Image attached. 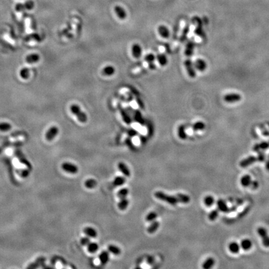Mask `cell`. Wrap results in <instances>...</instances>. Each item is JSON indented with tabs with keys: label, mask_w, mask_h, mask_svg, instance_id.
Here are the masks:
<instances>
[{
	"label": "cell",
	"mask_w": 269,
	"mask_h": 269,
	"mask_svg": "<svg viewBox=\"0 0 269 269\" xmlns=\"http://www.w3.org/2000/svg\"><path fill=\"white\" fill-rule=\"evenodd\" d=\"M266 156L263 152H259L257 156H250L242 160L239 165L242 168H246L256 162H263L265 160Z\"/></svg>",
	"instance_id": "1"
},
{
	"label": "cell",
	"mask_w": 269,
	"mask_h": 269,
	"mask_svg": "<svg viewBox=\"0 0 269 269\" xmlns=\"http://www.w3.org/2000/svg\"><path fill=\"white\" fill-rule=\"evenodd\" d=\"M154 195L155 198L158 199L166 202L172 205H175L178 203H180V201L177 195H168L162 191H156Z\"/></svg>",
	"instance_id": "2"
},
{
	"label": "cell",
	"mask_w": 269,
	"mask_h": 269,
	"mask_svg": "<svg viewBox=\"0 0 269 269\" xmlns=\"http://www.w3.org/2000/svg\"><path fill=\"white\" fill-rule=\"evenodd\" d=\"M71 112L76 116L78 120L81 123H85L87 121V115L83 112L81 108L76 104H73L71 106Z\"/></svg>",
	"instance_id": "3"
},
{
	"label": "cell",
	"mask_w": 269,
	"mask_h": 269,
	"mask_svg": "<svg viewBox=\"0 0 269 269\" xmlns=\"http://www.w3.org/2000/svg\"><path fill=\"white\" fill-rule=\"evenodd\" d=\"M257 233L262 238L263 245L265 247H269V235L266 229L262 227H260L257 229Z\"/></svg>",
	"instance_id": "4"
},
{
	"label": "cell",
	"mask_w": 269,
	"mask_h": 269,
	"mask_svg": "<svg viewBox=\"0 0 269 269\" xmlns=\"http://www.w3.org/2000/svg\"><path fill=\"white\" fill-rule=\"evenodd\" d=\"M35 7V3L32 0H28L27 2L23 4L18 3L15 6V9L17 11H22L24 10H31Z\"/></svg>",
	"instance_id": "5"
},
{
	"label": "cell",
	"mask_w": 269,
	"mask_h": 269,
	"mask_svg": "<svg viewBox=\"0 0 269 269\" xmlns=\"http://www.w3.org/2000/svg\"><path fill=\"white\" fill-rule=\"evenodd\" d=\"M62 168L66 172L71 174H76L78 171V168L75 165L69 162L63 163L62 165Z\"/></svg>",
	"instance_id": "6"
},
{
	"label": "cell",
	"mask_w": 269,
	"mask_h": 269,
	"mask_svg": "<svg viewBox=\"0 0 269 269\" xmlns=\"http://www.w3.org/2000/svg\"><path fill=\"white\" fill-rule=\"evenodd\" d=\"M224 99L226 102L235 103V102H237L241 100V95H239L238 93H231L226 94L224 97Z\"/></svg>",
	"instance_id": "7"
},
{
	"label": "cell",
	"mask_w": 269,
	"mask_h": 269,
	"mask_svg": "<svg viewBox=\"0 0 269 269\" xmlns=\"http://www.w3.org/2000/svg\"><path fill=\"white\" fill-rule=\"evenodd\" d=\"M59 133V129L56 126L51 127L45 133V138L47 141H51Z\"/></svg>",
	"instance_id": "8"
},
{
	"label": "cell",
	"mask_w": 269,
	"mask_h": 269,
	"mask_svg": "<svg viewBox=\"0 0 269 269\" xmlns=\"http://www.w3.org/2000/svg\"><path fill=\"white\" fill-rule=\"evenodd\" d=\"M184 66L186 68L187 72L189 75L191 77H195L196 72L194 70V67L193 66V63L190 59H187L184 62Z\"/></svg>",
	"instance_id": "9"
},
{
	"label": "cell",
	"mask_w": 269,
	"mask_h": 269,
	"mask_svg": "<svg viewBox=\"0 0 269 269\" xmlns=\"http://www.w3.org/2000/svg\"><path fill=\"white\" fill-rule=\"evenodd\" d=\"M14 154H15L16 156V157L18 158L19 161H20L21 163H22L26 165L29 168H30V169L32 168V166H31V163H30L26 160V158L25 156H24L23 153L20 150H19L18 149L16 150H15V151H14Z\"/></svg>",
	"instance_id": "10"
},
{
	"label": "cell",
	"mask_w": 269,
	"mask_h": 269,
	"mask_svg": "<svg viewBox=\"0 0 269 269\" xmlns=\"http://www.w3.org/2000/svg\"><path fill=\"white\" fill-rule=\"evenodd\" d=\"M118 168L121 171V173L125 177H130L131 175V172L128 166L125 163L123 162H120L118 164Z\"/></svg>",
	"instance_id": "11"
},
{
	"label": "cell",
	"mask_w": 269,
	"mask_h": 269,
	"mask_svg": "<svg viewBox=\"0 0 269 269\" xmlns=\"http://www.w3.org/2000/svg\"><path fill=\"white\" fill-rule=\"evenodd\" d=\"M45 261V257H39L35 262L30 264L27 267V268H28V269H33V268H38L41 265H42Z\"/></svg>",
	"instance_id": "12"
},
{
	"label": "cell",
	"mask_w": 269,
	"mask_h": 269,
	"mask_svg": "<svg viewBox=\"0 0 269 269\" xmlns=\"http://www.w3.org/2000/svg\"><path fill=\"white\" fill-rule=\"evenodd\" d=\"M217 209L221 212L228 213L230 211V208H229L226 202L223 199H219L217 201Z\"/></svg>",
	"instance_id": "13"
},
{
	"label": "cell",
	"mask_w": 269,
	"mask_h": 269,
	"mask_svg": "<svg viewBox=\"0 0 269 269\" xmlns=\"http://www.w3.org/2000/svg\"><path fill=\"white\" fill-rule=\"evenodd\" d=\"M110 259V255L108 251L104 250L99 256V260L102 265H105L108 263Z\"/></svg>",
	"instance_id": "14"
},
{
	"label": "cell",
	"mask_w": 269,
	"mask_h": 269,
	"mask_svg": "<svg viewBox=\"0 0 269 269\" xmlns=\"http://www.w3.org/2000/svg\"><path fill=\"white\" fill-rule=\"evenodd\" d=\"M194 67L199 71L202 72V71H205V69H206V67H207L206 62H205L204 60L201 59H197L196 61L195 62Z\"/></svg>",
	"instance_id": "15"
},
{
	"label": "cell",
	"mask_w": 269,
	"mask_h": 269,
	"mask_svg": "<svg viewBox=\"0 0 269 269\" xmlns=\"http://www.w3.org/2000/svg\"><path fill=\"white\" fill-rule=\"evenodd\" d=\"M84 234L89 237L90 238H96L97 237V231L91 227H86L84 229Z\"/></svg>",
	"instance_id": "16"
},
{
	"label": "cell",
	"mask_w": 269,
	"mask_h": 269,
	"mask_svg": "<svg viewBox=\"0 0 269 269\" xmlns=\"http://www.w3.org/2000/svg\"><path fill=\"white\" fill-rule=\"evenodd\" d=\"M269 148V141L262 142L253 147V150L256 152H260L262 150H265Z\"/></svg>",
	"instance_id": "17"
},
{
	"label": "cell",
	"mask_w": 269,
	"mask_h": 269,
	"mask_svg": "<svg viewBox=\"0 0 269 269\" xmlns=\"http://www.w3.org/2000/svg\"><path fill=\"white\" fill-rule=\"evenodd\" d=\"M115 12L116 13L117 16L121 19V20H124L126 18V13L125 11V10L121 6H116L114 8Z\"/></svg>",
	"instance_id": "18"
},
{
	"label": "cell",
	"mask_w": 269,
	"mask_h": 269,
	"mask_svg": "<svg viewBox=\"0 0 269 269\" xmlns=\"http://www.w3.org/2000/svg\"><path fill=\"white\" fill-rule=\"evenodd\" d=\"M141 46L138 44H133L132 47V54L134 57L135 58H139L141 55Z\"/></svg>",
	"instance_id": "19"
},
{
	"label": "cell",
	"mask_w": 269,
	"mask_h": 269,
	"mask_svg": "<svg viewBox=\"0 0 269 269\" xmlns=\"http://www.w3.org/2000/svg\"><path fill=\"white\" fill-rule=\"evenodd\" d=\"M158 31L160 36L164 38H168L169 36V32L168 29L163 25L160 26L158 27Z\"/></svg>",
	"instance_id": "20"
},
{
	"label": "cell",
	"mask_w": 269,
	"mask_h": 269,
	"mask_svg": "<svg viewBox=\"0 0 269 269\" xmlns=\"http://www.w3.org/2000/svg\"><path fill=\"white\" fill-rule=\"evenodd\" d=\"M40 57L38 54H31L26 57V61L29 64H33L39 60Z\"/></svg>",
	"instance_id": "21"
},
{
	"label": "cell",
	"mask_w": 269,
	"mask_h": 269,
	"mask_svg": "<svg viewBox=\"0 0 269 269\" xmlns=\"http://www.w3.org/2000/svg\"><path fill=\"white\" fill-rule=\"evenodd\" d=\"M159 227H160L159 222H158L157 220H155L153 221V222H151V224L148 226V227L147 228V232L149 234H153L158 230Z\"/></svg>",
	"instance_id": "22"
},
{
	"label": "cell",
	"mask_w": 269,
	"mask_h": 269,
	"mask_svg": "<svg viewBox=\"0 0 269 269\" xmlns=\"http://www.w3.org/2000/svg\"><path fill=\"white\" fill-rule=\"evenodd\" d=\"M129 204V201L126 199V198H122L120 199V201L118 203V208L121 211H125L128 208Z\"/></svg>",
	"instance_id": "23"
},
{
	"label": "cell",
	"mask_w": 269,
	"mask_h": 269,
	"mask_svg": "<svg viewBox=\"0 0 269 269\" xmlns=\"http://www.w3.org/2000/svg\"><path fill=\"white\" fill-rule=\"evenodd\" d=\"M194 48V44L193 42H189L186 47L185 49V54L187 56H191L193 54Z\"/></svg>",
	"instance_id": "24"
},
{
	"label": "cell",
	"mask_w": 269,
	"mask_h": 269,
	"mask_svg": "<svg viewBox=\"0 0 269 269\" xmlns=\"http://www.w3.org/2000/svg\"><path fill=\"white\" fill-rule=\"evenodd\" d=\"M215 264V260L212 257H209L206 260H205L203 264H202V268L205 269H209L211 268L214 266Z\"/></svg>",
	"instance_id": "25"
},
{
	"label": "cell",
	"mask_w": 269,
	"mask_h": 269,
	"mask_svg": "<svg viewBox=\"0 0 269 269\" xmlns=\"http://www.w3.org/2000/svg\"><path fill=\"white\" fill-rule=\"evenodd\" d=\"M229 250L233 254H237L240 250V246L236 242H232L229 245Z\"/></svg>",
	"instance_id": "26"
},
{
	"label": "cell",
	"mask_w": 269,
	"mask_h": 269,
	"mask_svg": "<svg viewBox=\"0 0 269 269\" xmlns=\"http://www.w3.org/2000/svg\"><path fill=\"white\" fill-rule=\"evenodd\" d=\"M126 183V178L123 176H117L114 181H113V185L114 186H121L122 185H123L125 183Z\"/></svg>",
	"instance_id": "27"
},
{
	"label": "cell",
	"mask_w": 269,
	"mask_h": 269,
	"mask_svg": "<svg viewBox=\"0 0 269 269\" xmlns=\"http://www.w3.org/2000/svg\"><path fill=\"white\" fill-rule=\"evenodd\" d=\"M252 181L251 177L249 175H244L241 179V183L244 187H249Z\"/></svg>",
	"instance_id": "28"
},
{
	"label": "cell",
	"mask_w": 269,
	"mask_h": 269,
	"mask_svg": "<svg viewBox=\"0 0 269 269\" xmlns=\"http://www.w3.org/2000/svg\"><path fill=\"white\" fill-rule=\"evenodd\" d=\"M108 251L112 253L115 256H118L121 254V250L119 247L114 245H110L108 246Z\"/></svg>",
	"instance_id": "29"
},
{
	"label": "cell",
	"mask_w": 269,
	"mask_h": 269,
	"mask_svg": "<svg viewBox=\"0 0 269 269\" xmlns=\"http://www.w3.org/2000/svg\"><path fill=\"white\" fill-rule=\"evenodd\" d=\"M176 195L179 199L180 203L187 204L190 202V197L187 196V194H183V193H178V194H176Z\"/></svg>",
	"instance_id": "30"
},
{
	"label": "cell",
	"mask_w": 269,
	"mask_h": 269,
	"mask_svg": "<svg viewBox=\"0 0 269 269\" xmlns=\"http://www.w3.org/2000/svg\"><path fill=\"white\" fill-rule=\"evenodd\" d=\"M99 250V245L97 242H90L87 245V250L89 252L93 254Z\"/></svg>",
	"instance_id": "31"
},
{
	"label": "cell",
	"mask_w": 269,
	"mask_h": 269,
	"mask_svg": "<svg viewBox=\"0 0 269 269\" xmlns=\"http://www.w3.org/2000/svg\"><path fill=\"white\" fill-rule=\"evenodd\" d=\"M178 136L182 140H184L187 138V134L186 133L185 126L184 125H180L178 127Z\"/></svg>",
	"instance_id": "32"
},
{
	"label": "cell",
	"mask_w": 269,
	"mask_h": 269,
	"mask_svg": "<svg viewBox=\"0 0 269 269\" xmlns=\"http://www.w3.org/2000/svg\"><path fill=\"white\" fill-rule=\"evenodd\" d=\"M252 243L250 240L249 239H244L243 240L241 243V246L244 250H249L252 247Z\"/></svg>",
	"instance_id": "33"
},
{
	"label": "cell",
	"mask_w": 269,
	"mask_h": 269,
	"mask_svg": "<svg viewBox=\"0 0 269 269\" xmlns=\"http://www.w3.org/2000/svg\"><path fill=\"white\" fill-rule=\"evenodd\" d=\"M129 193V190L128 188L126 187H124L122 188L118 191L117 193V196L120 198V199H122V198H125L127 197L128 194Z\"/></svg>",
	"instance_id": "34"
},
{
	"label": "cell",
	"mask_w": 269,
	"mask_h": 269,
	"mask_svg": "<svg viewBox=\"0 0 269 269\" xmlns=\"http://www.w3.org/2000/svg\"><path fill=\"white\" fill-rule=\"evenodd\" d=\"M97 184L96 180L94 179H89L85 182V186L88 189H93Z\"/></svg>",
	"instance_id": "35"
},
{
	"label": "cell",
	"mask_w": 269,
	"mask_h": 269,
	"mask_svg": "<svg viewBox=\"0 0 269 269\" xmlns=\"http://www.w3.org/2000/svg\"><path fill=\"white\" fill-rule=\"evenodd\" d=\"M114 72H115V69L111 66H107V67H104L102 71V73L104 75H107V76L113 75L114 74Z\"/></svg>",
	"instance_id": "36"
},
{
	"label": "cell",
	"mask_w": 269,
	"mask_h": 269,
	"mask_svg": "<svg viewBox=\"0 0 269 269\" xmlns=\"http://www.w3.org/2000/svg\"><path fill=\"white\" fill-rule=\"evenodd\" d=\"M120 113L122 114V118L123 120V121L127 124H130L132 123V120L131 118L130 117V116L129 115V114L126 113L123 109H121L120 110Z\"/></svg>",
	"instance_id": "37"
},
{
	"label": "cell",
	"mask_w": 269,
	"mask_h": 269,
	"mask_svg": "<svg viewBox=\"0 0 269 269\" xmlns=\"http://www.w3.org/2000/svg\"><path fill=\"white\" fill-rule=\"evenodd\" d=\"M205 129V124L202 122H198L195 123L193 126V129L194 131L202 130Z\"/></svg>",
	"instance_id": "38"
},
{
	"label": "cell",
	"mask_w": 269,
	"mask_h": 269,
	"mask_svg": "<svg viewBox=\"0 0 269 269\" xmlns=\"http://www.w3.org/2000/svg\"><path fill=\"white\" fill-rule=\"evenodd\" d=\"M11 129V125L7 122H1L0 123V131L1 132H8Z\"/></svg>",
	"instance_id": "39"
},
{
	"label": "cell",
	"mask_w": 269,
	"mask_h": 269,
	"mask_svg": "<svg viewBox=\"0 0 269 269\" xmlns=\"http://www.w3.org/2000/svg\"><path fill=\"white\" fill-rule=\"evenodd\" d=\"M157 59H158V62H159L160 64L162 66H165L167 64V62H168L167 57H166V56L165 54H159V55H158Z\"/></svg>",
	"instance_id": "40"
},
{
	"label": "cell",
	"mask_w": 269,
	"mask_h": 269,
	"mask_svg": "<svg viewBox=\"0 0 269 269\" xmlns=\"http://www.w3.org/2000/svg\"><path fill=\"white\" fill-rule=\"evenodd\" d=\"M214 201H215L214 199L212 196H208L206 197H205V198L204 199V202L205 205L208 207H210L211 205H213Z\"/></svg>",
	"instance_id": "41"
},
{
	"label": "cell",
	"mask_w": 269,
	"mask_h": 269,
	"mask_svg": "<svg viewBox=\"0 0 269 269\" xmlns=\"http://www.w3.org/2000/svg\"><path fill=\"white\" fill-rule=\"evenodd\" d=\"M158 217V214L156 212H150L146 216V220L147 222L151 223L155 220Z\"/></svg>",
	"instance_id": "42"
},
{
	"label": "cell",
	"mask_w": 269,
	"mask_h": 269,
	"mask_svg": "<svg viewBox=\"0 0 269 269\" xmlns=\"http://www.w3.org/2000/svg\"><path fill=\"white\" fill-rule=\"evenodd\" d=\"M20 76H21V77L22 78H23V79H27L29 77V75H30L29 69L26 68V67L23 68L20 71Z\"/></svg>",
	"instance_id": "43"
},
{
	"label": "cell",
	"mask_w": 269,
	"mask_h": 269,
	"mask_svg": "<svg viewBox=\"0 0 269 269\" xmlns=\"http://www.w3.org/2000/svg\"><path fill=\"white\" fill-rule=\"evenodd\" d=\"M134 118L135 120V121L141 125H144L145 123L144 120L143 118V117H142L141 113L138 111L135 112V115H134Z\"/></svg>",
	"instance_id": "44"
},
{
	"label": "cell",
	"mask_w": 269,
	"mask_h": 269,
	"mask_svg": "<svg viewBox=\"0 0 269 269\" xmlns=\"http://www.w3.org/2000/svg\"><path fill=\"white\" fill-rule=\"evenodd\" d=\"M219 215V210L214 209L208 215V218L210 220L214 221L216 219V218L218 217Z\"/></svg>",
	"instance_id": "45"
},
{
	"label": "cell",
	"mask_w": 269,
	"mask_h": 269,
	"mask_svg": "<svg viewBox=\"0 0 269 269\" xmlns=\"http://www.w3.org/2000/svg\"><path fill=\"white\" fill-rule=\"evenodd\" d=\"M125 144H126V145H127L132 150H135V147L133 145V141H132V140L130 138H126V140H125Z\"/></svg>",
	"instance_id": "46"
},
{
	"label": "cell",
	"mask_w": 269,
	"mask_h": 269,
	"mask_svg": "<svg viewBox=\"0 0 269 269\" xmlns=\"http://www.w3.org/2000/svg\"><path fill=\"white\" fill-rule=\"evenodd\" d=\"M90 242V237L88 236L82 237L81 240V243L84 246H87Z\"/></svg>",
	"instance_id": "47"
},
{
	"label": "cell",
	"mask_w": 269,
	"mask_h": 269,
	"mask_svg": "<svg viewBox=\"0 0 269 269\" xmlns=\"http://www.w3.org/2000/svg\"><path fill=\"white\" fill-rule=\"evenodd\" d=\"M145 59L146 61L148 62V64H150V63H153V61L155 59V57H154V56L153 54H147L145 56Z\"/></svg>",
	"instance_id": "48"
},
{
	"label": "cell",
	"mask_w": 269,
	"mask_h": 269,
	"mask_svg": "<svg viewBox=\"0 0 269 269\" xmlns=\"http://www.w3.org/2000/svg\"><path fill=\"white\" fill-rule=\"evenodd\" d=\"M259 184L258 181L254 180V181H252V183H251V184L250 185V187L252 189H254V190H255V189H257L259 187Z\"/></svg>",
	"instance_id": "49"
},
{
	"label": "cell",
	"mask_w": 269,
	"mask_h": 269,
	"mask_svg": "<svg viewBox=\"0 0 269 269\" xmlns=\"http://www.w3.org/2000/svg\"><path fill=\"white\" fill-rule=\"evenodd\" d=\"M128 135L130 137H133L138 135V132L134 129H130L128 131Z\"/></svg>",
	"instance_id": "50"
},
{
	"label": "cell",
	"mask_w": 269,
	"mask_h": 269,
	"mask_svg": "<svg viewBox=\"0 0 269 269\" xmlns=\"http://www.w3.org/2000/svg\"><path fill=\"white\" fill-rule=\"evenodd\" d=\"M29 171L27 169H22L20 171V172L19 173L20 175H21L23 177H27L29 175Z\"/></svg>",
	"instance_id": "51"
},
{
	"label": "cell",
	"mask_w": 269,
	"mask_h": 269,
	"mask_svg": "<svg viewBox=\"0 0 269 269\" xmlns=\"http://www.w3.org/2000/svg\"><path fill=\"white\" fill-rule=\"evenodd\" d=\"M23 143L22 142H15V143H7L5 145V147H11V146H20V145H22Z\"/></svg>",
	"instance_id": "52"
},
{
	"label": "cell",
	"mask_w": 269,
	"mask_h": 269,
	"mask_svg": "<svg viewBox=\"0 0 269 269\" xmlns=\"http://www.w3.org/2000/svg\"><path fill=\"white\" fill-rule=\"evenodd\" d=\"M154 262V259L153 256H149L148 257L147 259V262L149 265H151L153 264Z\"/></svg>",
	"instance_id": "53"
},
{
	"label": "cell",
	"mask_w": 269,
	"mask_h": 269,
	"mask_svg": "<svg viewBox=\"0 0 269 269\" xmlns=\"http://www.w3.org/2000/svg\"><path fill=\"white\" fill-rule=\"evenodd\" d=\"M140 141L142 144H145L147 142V138L145 136H140Z\"/></svg>",
	"instance_id": "54"
},
{
	"label": "cell",
	"mask_w": 269,
	"mask_h": 269,
	"mask_svg": "<svg viewBox=\"0 0 269 269\" xmlns=\"http://www.w3.org/2000/svg\"><path fill=\"white\" fill-rule=\"evenodd\" d=\"M265 167H266V169H267V170L268 171H269V156H268V160H267V163H266V165H265Z\"/></svg>",
	"instance_id": "55"
},
{
	"label": "cell",
	"mask_w": 269,
	"mask_h": 269,
	"mask_svg": "<svg viewBox=\"0 0 269 269\" xmlns=\"http://www.w3.org/2000/svg\"><path fill=\"white\" fill-rule=\"evenodd\" d=\"M149 67L151 69H154L156 68V66H155V65L153 64V63H150V64H149Z\"/></svg>",
	"instance_id": "56"
},
{
	"label": "cell",
	"mask_w": 269,
	"mask_h": 269,
	"mask_svg": "<svg viewBox=\"0 0 269 269\" xmlns=\"http://www.w3.org/2000/svg\"><path fill=\"white\" fill-rule=\"evenodd\" d=\"M3 148H0V154H2V153H3Z\"/></svg>",
	"instance_id": "57"
}]
</instances>
